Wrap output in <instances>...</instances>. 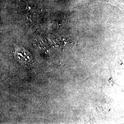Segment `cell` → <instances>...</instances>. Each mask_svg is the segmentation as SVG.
<instances>
[{
    "label": "cell",
    "mask_w": 124,
    "mask_h": 124,
    "mask_svg": "<svg viewBox=\"0 0 124 124\" xmlns=\"http://www.w3.org/2000/svg\"><path fill=\"white\" fill-rule=\"evenodd\" d=\"M14 58L18 62L25 66L30 65L33 62L31 53L22 47H18L15 49Z\"/></svg>",
    "instance_id": "obj_1"
}]
</instances>
